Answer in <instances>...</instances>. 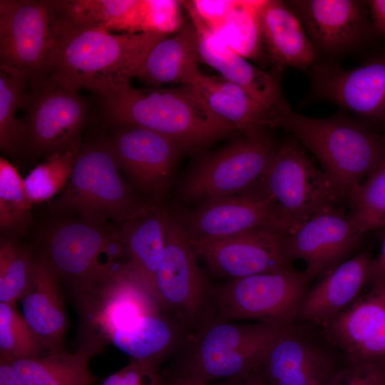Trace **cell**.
I'll use <instances>...</instances> for the list:
<instances>
[{
	"mask_svg": "<svg viewBox=\"0 0 385 385\" xmlns=\"http://www.w3.org/2000/svg\"><path fill=\"white\" fill-rule=\"evenodd\" d=\"M56 19L46 77L68 90L84 88L98 96L130 84L151 48L167 36L115 34Z\"/></svg>",
	"mask_w": 385,
	"mask_h": 385,
	"instance_id": "1",
	"label": "cell"
},
{
	"mask_svg": "<svg viewBox=\"0 0 385 385\" xmlns=\"http://www.w3.org/2000/svg\"><path fill=\"white\" fill-rule=\"evenodd\" d=\"M99 98L103 117L109 125L155 131L174 140L183 150L207 145L234 130L208 108L190 85L141 90L128 84Z\"/></svg>",
	"mask_w": 385,
	"mask_h": 385,
	"instance_id": "2",
	"label": "cell"
},
{
	"mask_svg": "<svg viewBox=\"0 0 385 385\" xmlns=\"http://www.w3.org/2000/svg\"><path fill=\"white\" fill-rule=\"evenodd\" d=\"M278 126L291 133L319 161L339 202L376 166L385 153V138L346 118H315L289 108L279 118Z\"/></svg>",
	"mask_w": 385,
	"mask_h": 385,
	"instance_id": "3",
	"label": "cell"
},
{
	"mask_svg": "<svg viewBox=\"0 0 385 385\" xmlns=\"http://www.w3.org/2000/svg\"><path fill=\"white\" fill-rule=\"evenodd\" d=\"M155 206L123 180L108 138L101 137L81 145L71 178L52 203L54 211L76 213L96 226L143 216Z\"/></svg>",
	"mask_w": 385,
	"mask_h": 385,
	"instance_id": "4",
	"label": "cell"
},
{
	"mask_svg": "<svg viewBox=\"0 0 385 385\" xmlns=\"http://www.w3.org/2000/svg\"><path fill=\"white\" fill-rule=\"evenodd\" d=\"M71 287L82 341L104 346L116 331L143 317L160 314L156 297L126 263Z\"/></svg>",
	"mask_w": 385,
	"mask_h": 385,
	"instance_id": "5",
	"label": "cell"
},
{
	"mask_svg": "<svg viewBox=\"0 0 385 385\" xmlns=\"http://www.w3.org/2000/svg\"><path fill=\"white\" fill-rule=\"evenodd\" d=\"M280 329L260 322L210 324L193 341L179 376L207 384L242 379L261 368Z\"/></svg>",
	"mask_w": 385,
	"mask_h": 385,
	"instance_id": "6",
	"label": "cell"
},
{
	"mask_svg": "<svg viewBox=\"0 0 385 385\" xmlns=\"http://www.w3.org/2000/svg\"><path fill=\"white\" fill-rule=\"evenodd\" d=\"M249 192L267 199L289 232L316 213L340 202L326 174L294 138H287L279 145L269 168Z\"/></svg>",
	"mask_w": 385,
	"mask_h": 385,
	"instance_id": "7",
	"label": "cell"
},
{
	"mask_svg": "<svg viewBox=\"0 0 385 385\" xmlns=\"http://www.w3.org/2000/svg\"><path fill=\"white\" fill-rule=\"evenodd\" d=\"M278 147L265 128L245 133L190 170L181 186L182 197L202 202L249 192L269 168Z\"/></svg>",
	"mask_w": 385,
	"mask_h": 385,
	"instance_id": "8",
	"label": "cell"
},
{
	"mask_svg": "<svg viewBox=\"0 0 385 385\" xmlns=\"http://www.w3.org/2000/svg\"><path fill=\"white\" fill-rule=\"evenodd\" d=\"M305 273L294 267L232 279L212 288L221 320H255L279 329L297 322L308 289Z\"/></svg>",
	"mask_w": 385,
	"mask_h": 385,
	"instance_id": "9",
	"label": "cell"
},
{
	"mask_svg": "<svg viewBox=\"0 0 385 385\" xmlns=\"http://www.w3.org/2000/svg\"><path fill=\"white\" fill-rule=\"evenodd\" d=\"M29 86L22 120L24 148L46 158L80 150L89 112L87 100L46 77Z\"/></svg>",
	"mask_w": 385,
	"mask_h": 385,
	"instance_id": "10",
	"label": "cell"
},
{
	"mask_svg": "<svg viewBox=\"0 0 385 385\" xmlns=\"http://www.w3.org/2000/svg\"><path fill=\"white\" fill-rule=\"evenodd\" d=\"M53 0L0 1V65L26 76L46 78L56 31Z\"/></svg>",
	"mask_w": 385,
	"mask_h": 385,
	"instance_id": "11",
	"label": "cell"
},
{
	"mask_svg": "<svg viewBox=\"0 0 385 385\" xmlns=\"http://www.w3.org/2000/svg\"><path fill=\"white\" fill-rule=\"evenodd\" d=\"M346 362L320 328L296 322L280 329L262 370L269 385H326Z\"/></svg>",
	"mask_w": 385,
	"mask_h": 385,
	"instance_id": "12",
	"label": "cell"
},
{
	"mask_svg": "<svg viewBox=\"0 0 385 385\" xmlns=\"http://www.w3.org/2000/svg\"><path fill=\"white\" fill-rule=\"evenodd\" d=\"M288 232L265 227L226 239L190 243L213 273L232 279L293 267Z\"/></svg>",
	"mask_w": 385,
	"mask_h": 385,
	"instance_id": "13",
	"label": "cell"
},
{
	"mask_svg": "<svg viewBox=\"0 0 385 385\" xmlns=\"http://www.w3.org/2000/svg\"><path fill=\"white\" fill-rule=\"evenodd\" d=\"M197 256L177 215H172L155 290L161 307L172 310L184 322L195 319L209 297H212V288L197 265Z\"/></svg>",
	"mask_w": 385,
	"mask_h": 385,
	"instance_id": "14",
	"label": "cell"
},
{
	"mask_svg": "<svg viewBox=\"0 0 385 385\" xmlns=\"http://www.w3.org/2000/svg\"><path fill=\"white\" fill-rule=\"evenodd\" d=\"M367 287L320 329L347 362L385 366V279Z\"/></svg>",
	"mask_w": 385,
	"mask_h": 385,
	"instance_id": "15",
	"label": "cell"
},
{
	"mask_svg": "<svg viewBox=\"0 0 385 385\" xmlns=\"http://www.w3.org/2000/svg\"><path fill=\"white\" fill-rule=\"evenodd\" d=\"M113 128L108 141L120 170L144 193L155 199L163 196L182 148L172 139L145 128Z\"/></svg>",
	"mask_w": 385,
	"mask_h": 385,
	"instance_id": "16",
	"label": "cell"
},
{
	"mask_svg": "<svg viewBox=\"0 0 385 385\" xmlns=\"http://www.w3.org/2000/svg\"><path fill=\"white\" fill-rule=\"evenodd\" d=\"M177 217L190 242L226 239L265 227L289 231L272 203L254 192L207 200Z\"/></svg>",
	"mask_w": 385,
	"mask_h": 385,
	"instance_id": "17",
	"label": "cell"
},
{
	"mask_svg": "<svg viewBox=\"0 0 385 385\" xmlns=\"http://www.w3.org/2000/svg\"><path fill=\"white\" fill-rule=\"evenodd\" d=\"M364 235L338 206L324 209L288 232L290 258L302 260L309 282L346 260Z\"/></svg>",
	"mask_w": 385,
	"mask_h": 385,
	"instance_id": "18",
	"label": "cell"
},
{
	"mask_svg": "<svg viewBox=\"0 0 385 385\" xmlns=\"http://www.w3.org/2000/svg\"><path fill=\"white\" fill-rule=\"evenodd\" d=\"M373 260L369 252H360L319 277L307 289L297 322L322 328L332 321L369 286Z\"/></svg>",
	"mask_w": 385,
	"mask_h": 385,
	"instance_id": "19",
	"label": "cell"
},
{
	"mask_svg": "<svg viewBox=\"0 0 385 385\" xmlns=\"http://www.w3.org/2000/svg\"><path fill=\"white\" fill-rule=\"evenodd\" d=\"M108 233L104 226L81 219L63 220L47 230L40 255L59 279H67L73 285L96 273Z\"/></svg>",
	"mask_w": 385,
	"mask_h": 385,
	"instance_id": "20",
	"label": "cell"
},
{
	"mask_svg": "<svg viewBox=\"0 0 385 385\" xmlns=\"http://www.w3.org/2000/svg\"><path fill=\"white\" fill-rule=\"evenodd\" d=\"M58 281L45 260L34 257L29 287L21 299L23 317L50 352L62 350L67 325Z\"/></svg>",
	"mask_w": 385,
	"mask_h": 385,
	"instance_id": "21",
	"label": "cell"
},
{
	"mask_svg": "<svg viewBox=\"0 0 385 385\" xmlns=\"http://www.w3.org/2000/svg\"><path fill=\"white\" fill-rule=\"evenodd\" d=\"M200 61L197 30L192 22L188 23L151 48L135 78L156 87L174 83L192 85L201 73Z\"/></svg>",
	"mask_w": 385,
	"mask_h": 385,
	"instance_id": "22",
	"label": "cell"
},
{
	"mask_svg": "<svg viewBox=\"0 0 385 385\" xmlns=\"http://www.w3.org/2000/svg\"><path fill=\"white\" fill-rule=\"evenodd\" d=\"M196 29L202 61L217 70L223 78L239 86L263 107L276 111L288 108L281 98L277 81L271 73L250 64L214 35Z\"/></svg>",
	"mask_w": 385,
	"mask_h": 385,
	"instance_id": "23",
	"label": "cell"
},
{
	"mask_svg": "<svg viewBox=\"0 0 385 385\" xmlns=\"http://www.w3.org/2000/svg\"><path fill=\"white\" fill-rule=\"evenodd\" d=\"M171 216L165 206L155 205L145 215L123 222L119 229L127 267L155 297V276Z\"/></svg>",
	"mask_w": 385,
	"mask_h": 385,
	"instance_id": "24",
	"label": "cell"
},
{
	"mask_svg": "<svg viewBox=\"0 0 385 385\" xmlns=\"http://www.w3.org/2000/svg\"><path fill=\"white\" fill-rule=\"evenodd\" d=\"M190 86L208 108L234 130L245 133L278 126L279 118L283 111H276L263 107L239 86L222 76L201 73Z\"/></svg>",
	"mask_w": 385,
	"mask_h": 385,
	"instance_id": "25",
	"label": "cell"
},
{
	"mask_svg": "<svg viewBox=\"0 0 385 385\" xmlns=\"http://www.w3.org/2000/svg\"><path fill=\"white\" fill-rule=\"evenodd\" d=\"M321 88L327 98L344 108L369 118H385V58L328 73Z\"/></svg>",
	"mask_w": 385,
	"mask_h": 385,
	"instance_id": "26",
	"label": "cell"
},
{
	"mask_svg": "<svg viewBox=\"0 0 385 385\" xmlns=\"http://www.w3.org/2000/svg\"><path fill=\"white\" fill-rule=\"evenodd\" d=\"M311 38L327 51L343 48L357 37L361 26L360 4L350 0L291 1Z\"/></svg>",
	"mask_w": 385,
	"mask_h": 385,
	"instance_id": "27",
	"label": "cell"
},
{
	"mask_svg": "<svg viewBox=\"0 0 385 385\" xmlns=\"http://www.w3.org/2000/svg\"><path fill=\"white\" fill-rule=\"evenodd\" d=\"M258 22L262 43L272 60L281 66L304 68L314 50L299 18L281 1H261Z\"/></svg>",
	"mask_w": 385,
	"mask_h": 385,
	"instance_id": "28",
	"label": "cell"
},
{
	"mask_svg": "<svg viewBox=\"0 0 385 385\" xmlns=\"http://www.w3.org/2000/svg\"><path fill=\"white\" fill-rule=\"evenodd\" d=\"M103 346L83 341L75 353L61 350L36 358L8 360L25 385H92L96 377L89 362Z\"/></svg>",
	"mask_w": 385,
	"mask_h": 385,
	"instance_id": "29",
	"label": "cell"
},
{
	"mask_svg": "<svg viewBox=\"0 0 385 385\" xmlns=\"http://www.w3.org/2000/svg\"><path fill=\"white\" fill-rule=\"evenodd\" d=\"M175 324L160 314L143 317L130 327L116 331L110 342L133 360L156 366L178 338Z\"/></svg>",
	"mask_w": 385,
	"mask_h": 385,
	"instance_id": "30",
	"label": "cell"
},
{
	"mask_svg": "<svg viewBox=\"0 0 385 385\" xmlns=\"http://www.w3.org/2000/svg\"><path fill=\"white\" fill-rule=\"evenodd\" d=\"M28 85L24 73L0 65V148L8 155H16L24 148V126L16 113L26 104Z\"/></svg>",
	"mask_w": 385,
	"mask_h": 385,
	"instance_id": "31",
	"label": "cell"
},
{
	"mask_svg": "<svg viewBox=\"0 0 385 385\" xmlns=\"http://www.w3.org/2000/svg\"><path fill=\"white\" fill-rule=\"evenodd\" d=\"M181 1L137 0L136 4L113 26L123 34L153 33L168 36L183 26Z\"/></svg>",
	"mask_w": 385,
	"mask_h": 385,
	"instance_id": "32",
	"label": "cell"
},
{
	"mask_svg": "<svg viewBox=\"0 0 385 385\" xmlns=\"http://www.w3.org/2000/svg\"><path fill=\"white\" fill-rule=\"evenodd\" d=\"M349 215L365 233L385 227V153L376 166L351 191Z\"/></svg>",
	"mask_w": 385,
	"mask_h": 385,
	"instance_id": "33",
	"label": "cell"
},
{
	"mask_svg": "<svg viewBox=\"0 0 385 385\" xmlns=\"http://www.w3.org/2000/svg\"><path fill=\"white\" fill-rule=\"evenodd\" d=\"M0 356L9 360L36 358L50 352L15 304L0 302Z\"/></svg>",
	"mask_w": 385,
	"mask_h": 385,
	"instance_id": "34",
	"label": "cell"
},
{
	"mask_svg": "<svg viewBox=\"0 0 385 385\" xmlns=\"http://www.w3.org/2000/svg\"><path fill=\"white\" fill-rule=\"evenodd\" d=\"M79 150L51 155L27 174L24 183L32 205L49 200L64 190Z\"/></svg>",
	"mask_w": 385,
	"mask_h": 385,
	"instance_id": "35",
	"label": "cell"
},
{
	"mask_svg": "<svg viewBox=\"0 0 385 385\" xmlns=\"http://www.w3.org/2000/svg\"><path fill=\"white\" fill-rule=\"evenodd\" d=\"M260 2L238 1L223 27L214 35L244 58H255L260 51L262 43L258 22Z\"/></svg>",
	"mask_w": 385,
	"mask_h": 385,
	"instance_id": "36",
	"label": "cell"
},
{
	"mask_svg": "<svg viewBox=\"0 0 385 385\" xmlns=\"http://www.w3.org/2000/svg\"><path fill=\"white\" fill-rule=\"evenodd\" d=\"M17 168L0 158V225L4 230L22 231L32 207Z\"/></svg>",
	"mask_w": 385,
	"mask_h": 385,
	"instance_id": "37",
	"label": "cell"
},
{
	"mask_svg": "<svg viewBox=\"0 0 385 385\" xmlns=\"http://www.w3.org/2000/svg\"><path fill=\"white\" fill-rule=\"evenodd\" d=\"M137 0H53L58 19L74 25L103 28L126 14Z\"/></svg>",
	"mask_w": 385,
	"mask_h": 385,
	"instance_id": "38",
	"label": "cell"
},
{
	"mask_svg": "<svg viewBox=\"0 0 385 385\" xmlns=\"http://www.w3.org/2000/svg\"><path fill=\"white\" fill-rule=\"evenodd\" d=\"M33 257L28 250L9 240L0 245V302L15 304L26 293Z\"/></svg>",
	"mask_w": 385,
	"mask_h": 385,
	"instance_id": "39",
	"label": "cell"
},
{
	"mask_svg": "<svg viewBox=\"0 0 385 385\" xmlns=\"http://www.w3.org/2000/svg\"><path fill=\"white\" fill-rule=\"evenodd\" d=\"M237 3L238 1L231 0L181 1L182 5L187 9L195 27L213 35L223 27Z\"/></svg>",
	"mask_w": 385,
	"mask_h": 385,
	"instance_id": "40",
	"label": "cell"
},
{
	"mask_svg": "<svg viewBox=\"0 0 385 385\" xmlns=\"http://www.w3.org/2000/svg\"><path fill=\"white\" fill-rule=\"evenodd\" d=\"M326 385H385V366L346 361Z\"/></svg>",
	"mask_w": 385,
	"mask_h": 385,
	"instance_id": "41",
	"label": "cell"
},
{
	"mask_svg": "<svg viewBox=\"0 0 385 385\" xmlns=\"http://www.w3.org/2000/svg\"><path fill=\"white\" fill-rule=\"evenodd\" d=\"M156 366L145 361L131 360L123 369L108 376L102 385H163Z\"/></svg>",
	"mask_w": 385,
	"mask_h": 385,
	"instance_id": "42",
	"label": "cell"
},
{
	"mask_svg": "<svg viewBox=\"0 0 385 385\" xmlns=\"http://www.w3.org/2000/svg\"><path fill=\"white\" fill-rule=\"evenodd\" d=\"M0 385H25L13 369L10 361L0 356Z\"/></svg>",
	"mask_w": 385,
	"mask_h": 385,
	"instance_id": "43",
	"label": "cell"
},
{
	"mask_svg": "<svg viewBox=\"0 0 385 385\" xmlns=\"http://www.w3.org/2000/svg\"><path fill=\"white\" fill-rule=\"evenodd\" d=\"M369 4L375 28L385 36V0H372Z\"/></svg>",
	"mask_w": 385,
	"mask_h": 385,
	"instance_id": "44",
	"label": "cell"
},
{
	"mask_svg": "<svg viewBox=\"0 0 385 385\" xmlns=\"http://www.w3.org/2000/svg\"><path fill=\"white\" fill-rule=\"evenodd\" d=\"M383 279H385V233L383 237L380 252L378 257L373 260L369 284Z\"/></svg>",
	"mask_w": 385,
	"mask_h": 385,
	"instance_id": "45",
	"label": "cell"
},
{
	"mask_svg": "<svg viewBox=\"0 0 385 385\" xmlns=\"http://www.w3.org/2000/svg\"><path fill=\"white\" fill-rule=\"evenodd\" d=\"M238 385H269L261 368L240 379Z\"/></svg>",
	"mask_w": 385,
	"mask_h": 385,
	"instance_id": "46",
	"label": "cell"
},
{
	"mask_svg": "<svg viewBox=\"0 0 385 385\" xmlns=\"http://www.w3.org/2000/svg\"><path fill=\"white\" fill-rule=\"evenodd\" d=\"M170 385H207V384L193 377L178 376Z\"/></svg>",
	"mask_w": 385,
	"mask_h": 385,
	"instance_id": "47",
	"label": "cell"
},
{
	"mask_svg": "<svg viewBox=\"0 0 385 385\" xmlns=\"http://www.w3.org/2000/svg\"><path fill=\"white\" fill-rule=\"evenodd\" d=\"M240 379H232L230 382H227L226 384H224L222 385H238Z\"/></svg>",
	"mask_w": 385,
	"mask_h": 385,
	"instance_id": "48",
	"label": "cell"
}]
</instances>
